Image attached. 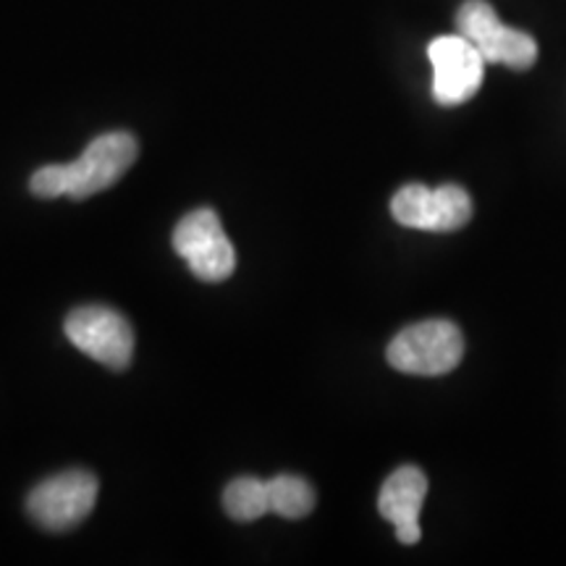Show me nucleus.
<instances>
[{"instance_id":"3","label":"nucleus","mask_w":566,"mask_h":566,"mask_svg":"<svg viewBox=\"0 0 566 566\" xmlns=\"http://www.w3.org/2000/svg\"><path fill=\"white\" fill-rule=\"evenodd\" d=\"M101 483L87 470H66L42 480L27 495V514L48 533H66L90 516Z\"/></svg>"},{"instance_id":"7","label":"nucleus","mask_w":566,"mask_h":566,"mask_svg":"<svg viewBox=\"0 0 566 566\" xmlns=\"http://www.w3.org/2000/svg\"><path fill=\"white\" fill-rule=\"evenodd\" d=\"M391 216L407 229L449 233L470 223L472 200L457 184H443L438 189L407 184L394 195Z\"/></svg>"},{"instance_id":"8","label":"nucleus","mask_w":566,"mask_h":566,"mask_svg":"<svg viewBox=\"0 0 566 566\" xmlns=\"http://www.w3.org/2000/svg\"><path fill=\"white\" fill-rule=\"evenodd\" d=\"M433 63V97L443 108H457L478 95L485 80V59L462 34H443L428 45Z\"/></svg>"},{"instance_id":"11","label":"nucleus","mask_w":566,"mask_h":566,"mask_svg":"<svg viewBox=\"0 0 566 566\" xmlns=\"http://www.w3.org/2000/svg\"><path fill=\"white\" fill-rule=\"evenodd\" d=\"M268 501L271 512L286 520H302L315 509V491L304 478L279 475L268 480Z\"/></svg>"},{"instance_id":"10","label":"nucleus","mask_w":566,"mask_h":566,"mask_svg":"<svg viewBox=\"0 0 566 566\" xmlns=\"http://www.w3.org/2000/svg\"><path fill=\"white\" fill-rule=\"evenodd\" d=\"M223 506L231 520L254 522L271 512L268 501V480L260 478H237L223 491Z\"/></svg>"},{"instance_id":"4","label":"nucleus","mask_w":566,"mask_h":566,"mask_svg":"<svg viewBox=\"0 0 566 566\" xmlns=\"http://www.w3.org/2000/svg\"><path fill=\"white\" fill-rule=\"evenodd\" d=\"M457 32L478 48L485 63L527 71L537 61V42L527 32L506 27L485 0H467L457 11Z\"/></svg>"},{"instance_id":"6","label":"nucleus","mask_w":566,"mask_h":566,"mask_svg":"<svg viewBox=\"0 0 566 566\" xmlns=\"http://www.w3.org/2000/svg\"><path fill=\"white\" fill-rule=\"evenodd\" d=\"M174 250L187 260L192 275L205 283L231 279L237 268V252L223 233L221 218L210 208H200L181 218L174 229Z\"/></svg>"},{"instance_id":"2","label":"nucleus","mask_w":566,"mask_h":566,"mask_svg":"<svg viewBox=\"0 0 566 566\" xmlns=\"http://www.w3.org/2000/svg\"><path fill=\"white\" fill-rule=\"evenodd\" d=\"M386 357L407 375H446L462 363L464 336L451 321H422L396 334Z\"/></svg>"},{"instance_id":"9","label":"nucleus","mask_w":566,"mask_h":566,"mask_svg":"<svg viewBox=\"0 0 566 566\" xmlns=\"http://www.w3.org/2000/svg\"><path fill=\"white\" fill-rule=\"evenodd\" d=\"M424 495H428V478L420 467H399L391 472L388 480L380 488L378 495V512L384 520H388L396 530L405 546H415L420 543V512L424 504Z\"/></svg>"},{"instance_id":"1","label":"nucleus","mask_w":566,"mask_h":566,"mask_svg":"<svg viewBox=\"0 0 566 566\" xmlns=\"http://www.w3.org/2000/svg\"><path fill=\"white\" fill-rule=\"evenodd\" d=\"M137 155L139 145L129 132L101 134L90 142L80 160L66 163V166H42L40 171H34L30 189L42 200H53V197L87 200L122 179L134 166Z\"/></svg>"},{"instance_id":"5","label":"nucleus","mask_w":566,"mask_h":566,"mask_svg":"<svg viewBox=\"0 0 566 566\" xmlns=\"http://www.w3.org/2000/svg\"><path fill=\"white\" fill-rule=\"evenodd\" d=\"M63 334L76 349L111 370H126L134 357V331L129 321L105 304H84L69 313Z\"/></svg>"}]
</instances>
